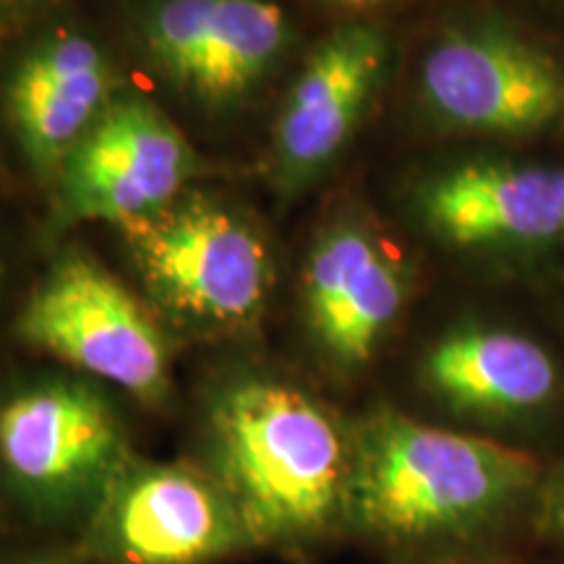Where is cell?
Returning <instances> with one entry per match:
<instances>
[{
	"label": "cell",
	"mask_w": 564,
	"mask_h": 564,
	"mask_svg": "<svg viewBox=\"0 0 564 564\" xmlns=\"http://www.w3.org/2000/svg\"><path fill=\"white\" fill-rule=\"evenodd\" d=\"M541 478L523 449L379 408L352 429L345 528L392 549L481 544L533 510Z\"/></svg>",
	"instance_id": "obj_1"
},
{
	"label": "cell",
	"mask_w": 564,
	"mask_h": 564,
	"mask_svg": "<svg viewBox=\"0 0 564 564\" xmlns=\"http://www.w3.org/2000/svg\"><path fill=\"white\" fill-rule=\"evenodd\" d=\"M209 453L253 546L306 549L345 528L352 432L299 387L225 384L209 408Z\"/></svg>",
	"instance_id": "obj_2"
},
{
	"label": "cell",
	"mask_w": 564,
	"mask_h": 564,
	"mask_svg": "<svg viewBox=\"0 0 564 564\" xmlns=\"http://www.w3.org/2000/svg\"><path fill=\"white\" fill-rule=\"evenodd\" d=\"M419 100L434 126L525 141L564 129V63L502 13L442 26L421 58Z\"/></svg>",
	"instance_id": "obj_3"
},
{
	"label": "cell",
	"mask_w": 564,
	"mask_h": 564,
	"mask_svg": "<svg viewBox=\"0 0 564 564\" xmlns=\"http://www.w3.org/2000/svg\"><path fill=\"white\" fill-rule=\"evenodd\" d=\"M129 457L121 419L87 382L40 379L0 394V481L34 518L84 523Z\"/></svg>",
	"instance_id": "obj_4"
},
{
	"label": "cell",
	"mask_w": 564,
	"mask_h": 564,
	"mask_svg": "<svg viewBox=\"0 0 564 564\" xmlns=\"http://www.w3.org/2000/svg\"><path fill=\"white\" fill-rule=\"evenodd\" d=\"M121 230L147 291L178 322L223 333L262 316L270 251L232 209L194 196Z\"/></svg>",
	"instance_id": "obj_5"
},
{
	"label": "cell",
	"mask_w": 564,
	"mask_h": 564,
	"mask_svg": "<svg viewBox=\"0 0 564 564\" xmlns=\"http://www.w3.org/2000/svg\"><path fill=\"white\" fill-rule=\"evenodd\" d=\"M17 335L147 405L171 394V343L150 308L84 253H68L34 288Z\"/></svg>",
	"instance_id": "obj_6"
},
{
	"label": "cell",
	"mask_w": 564,
	"mask_h": 564,
	"mask_svg": "<svg viewBox=\"0 0 564 564\" xmlns=\"http://www.w3.org/2000/svg\"><path fill=\"white\" fill-rule=\"evenodd\" d=\"M249 546L241 514L215 476L129 457L84 520L79 556L97 564H212Z\"/></svg>",
	"instance_id": "obj_7"
},
{
	"label": "cell",
	"mask_w": 564,
	"mask_h": 564,
	"mask_svg": "<svg viewBox=\"0 0 564 564\" xmlns=\"http://www.w3.org/2000/svg\"><path fill=\"white\" fill-rule=\"evenodd\" d=\"M196 171L183 133L141 97L110 102L55 178L61 223L118 228L160 215Z\"/></svg>",
	"instance_id": "obj_8"
},
{
	"label": "cell",
	"mask_w": 564,
	"mask_h": 564,
	"mask_svg": "<svg viewBox=\"0 0 564 564\" xmlns=\"http://www.w3.org/2000/svg\"><path fill=\"white\" fill-rule=\"evenodd\" d=\"M415 209L453 249L544 257L564 243V167L505 158L460 162L421 183Z\"/></svg>",
	"instance_id": "obj_9"
},
{
	"label": "cell",
	"mask_w": 564,
	"mask_h": 564,
	"mask_svg": "<svg viewBox=\"0 0 564 564\" xmlns=\"http://www.w3.org/2000/svg\"><path fill=\"white\" fill-rule=\"evenodd\" d=\"M141 37L162 74L209 108L243 100L280 61L288 13L272 0H158Z\"/></svg>",
	"instance_id": "obj_10"
},
{
	"label": "cell",
	"mask_w": 564,
	"mask_h": 564,
	"mask_svg": "<svg viewBox=\"0 0 564 564\" xmlns=\"http://www.w3.org/2000/svg\"><path fill=\"white\" fill-rule=\"evenodd\" d=\"M390 45L382 30L352 21L324 37L293 82L274 126L282 188H301L340 158L384 79Z\"/></svg>",
	"instance_id": "obj_11"
},
{
	"label": "cell",
	"mask_w": 564,
	"mask_h": 564,
	"mask_svg": "<svg viewBox=\"0 0 564 564\" xmlns=\"http://www.w3.org/2000/svg\"><path fill=\"white\" fill-rule=\"evenodd\" d=\"M306 322L337 371H361L382 348L408 301L400 259L371 228L343 220L324 230L303 278Z\"/></svg>",
	"instance_id": "obj_12"
},
{
	"label": "cell",
	"mask_w": 564,
	"mask_h": 564,
	"mask_svg": "<svg viewBox=\"0 0 564 564\" xmlns=\"http://www.w3.org/2000/svg\"><path fill=\"white\" fill-rule=\"evenodd\" d=\"M419 377L436 403L489 426L541 419L564 394L554 352L505 324L470 322L447 329L423 352Z\"/></svg>",
	"instance_id": "obj_13"
},
{
	"label": "cell",
	"mask_w": 564,
	"mask_h": 564,
	"mask_svg": "<svg viewBox=\"0 0 564 564\" xmlns=\"http://www.w3.org/2000/svg\"><path fill=\"white\" fill-rule=\"evenodd\" d=\"M112 70L97 42L74 30L40 37L6 82V118L24 160L40 178H58L108 108Z\"/></svg>",
	"instance_id": "obj_14"
},
{
	"label": "cell",
	"mask_w": 564,
	"mask_h": 564,
	"mask_svg": "<svg viewBox=\"0 0 564 564\" xmlns=\"http://www.w3.org/2000/svg\"><path fill=\"white\" fill-rule=\"evenodd\" d=\"M531 512L535 520V531L544 535L546 541H552V544L564 546V463L541 478Z\"/></svg>",
	"instance_id": "obj_15"
},
{
	"label": "cell",
	"mask_w": 564,
	"mask_h": 564,
	"mask_svg": "<svg viewBox=\"0 0 564 564\" xmlns=\"http://www.w3.org/2000/svg\"><path fill=\"white\" fill-rule=\"evenodd\" d=\"M45 0H0V21L21 17V13L37 9Z\"/></svg>",
	"instance_id": "obj_16"
},
{
	"label": "cell",
	"mask_w": 564,
	"mask_h": 564,
	"mask_svg": "<svg viewBox=\"0 0 564 564\" xmlns=\"http://www.w3.org/2000/svg\"><path fill=\"white\" fill-rule=\"evenodd\" d=\"M333 3L343 6V9H350V11H366V9H377V6L390 3V0H333Z\"/></svg>",
	"instance_id": "obj_17"
},
{
	"label": "cell",
	"mask_w": 564,
	"mask_h": 564,
	"mask_svg": "<svg viewBox=\"0 0 564 564\" xmlns=\"http://www.w3.org/2000/svg\"><path fill=\"white\" fill-rule=\"evenodd\" d=\"M24 564H61V562H53V560H30V562H24Z\"/></svg>",
	"instance_id": "obj_18"
},
{
	"label": "cell",
	"mask_w": 564,
	"mask_h": 564,
	"mask_svg": "<svg viewBox=\"0 0 564 564\" xmlns=\"http://www.w3.org/2000/svg\"><path fill=\"white\" fill-rule=\"evenodd\" d=\"M0 280H3V262H0Z\"/></svg>",
	"instance_id": "obj_19"
},
{
	"label": "cell",
	"mask_w": 564,
	"mask_h": 564,
	"mask_svg": "<svg viewBox=\"0 0 564 564\" xmlns=\"http://www.w3.org/2000/svg\"><path fill=\"white\" fill-rule=\"evenodd\" d=\"M562 3H564V0H562Z\"/></svg>",
	"instance_id": "obj_20"
}]
</instances>
